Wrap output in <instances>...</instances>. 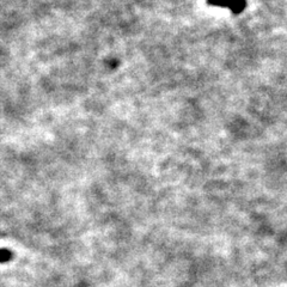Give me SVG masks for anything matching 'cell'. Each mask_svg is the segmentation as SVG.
<instances>
[{"mask_svg": "<svg viewBox=\"0 0 287 287\" xmlns=\"http://www.w3.org/2000/svg\"><path fill=\"white\" fill-rule=\"evenodd\" d=\"M13 252L7 248H0V263H6L11 261Z\"/></svg>", "mask_w": 287, "mask_h": 287, "instance_id": "1", "label": "cell"}]
</instances>
